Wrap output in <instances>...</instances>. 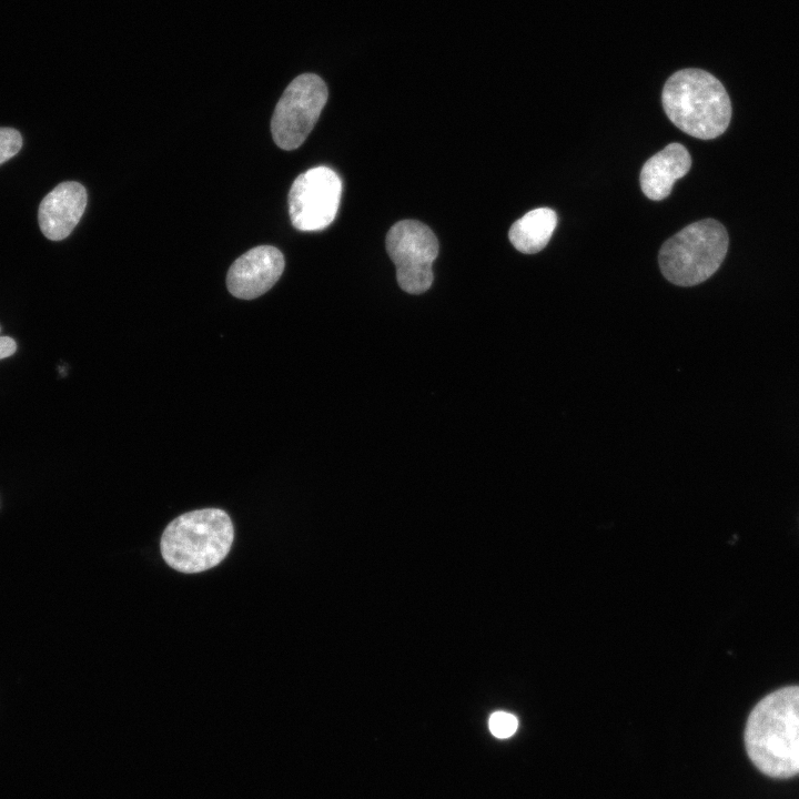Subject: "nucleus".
Instances as JSON below:
<instances>
[{
	"instance_id": "1",
	"label": "nucleus",
	"mask_w": 799,
	"mask_h": 799,
	"mask_svg": "<svg viewBox=\"0 0 799 799\" xmlns=\"http://www.w3.org/2000/svg\"><path fill=\"white\" fill-rule=\"evenodd\" d=\"M745 745L752 763L765 775L788 778L799 773V686L778 689L751 710Z\"/></svg>"
},
{
	"instance_id": "2",
	"label": "nucleus",
	"mask_w": 799,
	"mask_h": 799,
	"mask_svg": "<svg viewBox=\"0 0 799 799\" xmlns=\"http://www.w3.org/2000/svg\"><path fill=\"white\" fill-rule=\"evenodd\" d=\"M661 102L668 119L697 139H715L730 123L731 103L724 84L701 69L672 73L664 85Z\"/></svg>"
},
{
	"instance_id": "3",
	"label": "nucleus",
	"mask_w": 799,
	"mask_h": 799,
	"mask_svg": "<svg viewBox=\"0 0 799 799\" xmlns=\"http://www.w3.org/2000/svg\"><path fill=\"white\" fill-rule=\"evenodd\" d=\"M234 539L230 516L220 508H203L174 518L161 537V554L173 569L195 574L218 566Z\"/></svg>"
},
{
	"instance_id": "4",
	"label": "nucleus",
	"mask_w": 799,
	"mask_h": 799,
	"mask_svg": "<svg viewBox=\"0 0 799 799\" xmlns=\"http://www.w3.org/2000/svg\"><path fill=\"white\" fill-rule=\"evenodd\" d=\"M728 244L727 231L720 222L714 219L694 222L661 245L660 271L675 285H697L719 269Z\"/></svg>"
},
{
	"instance_id": "5",
	"label": "nucleus",
	"mask_w": 799,
	"mask_h": 799,
	"mask_svg": "<svg viewBox=\"0 0 799 799\" xmlns=\"http://www.w3.org/2000/svg\"><path fill=\"white\" fill-rule=\"evenodd\" d=\"M327 101L325 82L314 73L296 77L284 90L271 120L275 144L283 150L299 148L311 133Z\"/></svg>"
},
{
	"instance_id": "6",
	"label": "nucleus",
	"mask_w": 799,
	"mask_h": 799,
	"mask_svg": "<svg viewBox=\"0 0 799 799\" xmlns=\"http://www.w3.org/2000/svg\"><path fill=\"white\" fill-rule=\"evenodd\" d=\"M386 251L396 266V279L403 291L421 294L431 287L438 242L427 225L415 220L395 223L386 235Z\"/></svg>"
},
{
	"instance_id": "7",
	"label": "nucleus",
	"mask_w": 799,
	"mask_h": 799,
	"mask_svg": "<svg viewBox=\"0 0 799 799\" xmlns=\"http://www.w3.org/2000/svg\"><path fill=\"white\" fill-rule=\"evenodd\" d=\"M342 194V181L327 166L312 168L300 174L289 192L292 225L304 232L321 231L335 219Z\"/></svg>"
},
{
	"instance_id": "8",
	"label": "nucleus",
	"mask_w": 799,
	"mask_h": 799,
	"mask_svg": "<svg viewBox=\"0 0 799 799\" xmlns=\"http://www.w3.org/2000/svg\"><path fill=\"white\" fill-rule=\"evenodd\" d=\"M282 252L271 245L255 246L237 257L226 275L229 292L242 300H253L266 293L284 271Z\"/></svg>"
},
{
	"instance_id": "9",
	"label": "nucleus",
	"mask_w": 799,
	"mask_h": 799,
	"mask_svg": "<svg viewBox=\"0 0 799 799\" xmlns=\"http://www.w3.org/2000/svg\"><path fill=\"white\" fill-rule=\"evenodd\" d=\"M87 202V191L79 182L58 184L39 205L38 221L42 234L53 241L69 236L79 223Z\"/></svg>"
},
{
	"instance_id": "10",
	"label": "nucleus",
	"mask_w": 799,
	"mask_h": 799,
	"mask_svg": "<svg viewBox=\"0 0 799 799\" xmlns=\"http://www.w3.org/2000/svg\"><path fill=\"white\" fill-rule=\"evenodd\" d=\"M691 166L687 149L677 142L669 143L649 158L641 168L639 182L643 193L650 200L667 198L677 180L685 176Z\"/></svg>"
},
{
	"instance_id": "11",
	"label": "nucleus",
	"mask_w": 799,
	"mask_h": 799,
	"mask_svg": "<svg viewBox=\"0 0 799 799\" xmlns=\"http://www.w3.org/2000/svg\"><path fill=\"white\" fill-rule=\"evenodd\" d=\"M557 221V214L550 208L534 209L512 224L508 239L517 251L537 253L548 244Z\"/></svg>"
},
{
	"instance_id": "12",
	"label": "nucleus",
	"mask_w": 799,
	"mask_h": 799,
	"mask_svg": "<svg viewBox=\"0 0 799 799\" xmlns=\"http://www.w3.org/2000/svg\"><path fill=\"white\" fill-rule=\"evenodd\" d=\"M518 727L517 718L506 711H495L488 719V728L497 738H508L513 736Z\"/></svg>"
},
{
	"instance_id": "13",
	"label": "nucleus",
	"mask_w": 799,
	"mask_h": 799,
	"mask_svg": "<svg viewBox=\"0 0 799 799\" xmlns=\"http://www.w3.org/2000/svg\"><path fill=\"white\" fill-rule=\"evenodd\" d=\"M22 146V136L12 128H0V164L14 156Z\"/></svg>"
},
{
	"instance_id": "14",
	"label": "nucleus",
	"mask_w": 799,
	"mask_h": 799,
	"mask_svg": "<svg viewBox=\"0 0 799 799\" xmlns=\"http://www.w3.org/2000/svg\"><path fill=\"white\" fill-rule=\"evenodd\" d=\"M17 351V343L12 337L0 336V360L11 356Z\"/></svg>"
},
{
	"instance_id": "15",
	"label": "nucleus",
	"mask_w": 799,
	"mask_h": 799,
	"mask_svg": "<svg viewBox=\"0 0 799 799\" xmlns=\"http://www.w3.org/2000/svg\"><path fill=\"white\" fill-rule=\"evenodd\" d=\"M1 330V328H0Z\"/></svg>"
}]
</instances>
